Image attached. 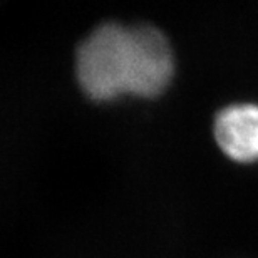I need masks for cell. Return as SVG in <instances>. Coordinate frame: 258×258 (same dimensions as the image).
Instances as JSON below:
<instances>
[{"label": "cell", "instance_id": "obj_2", "mask_svg": "<svg viewBox=\"0 0 258 258\" xmlns=\"http://www.w3.org/2000/svg\"><path fill=\"white\" fill-rule=\"evenodd\" d=\"M213 133L216 144L236 163L258 161V106L231 104L216 114Z\"/></svg>", "mask_w": 258, "mask_h": 258}, {"label": "cell", "instance_id": "obj_1", "mask_svg": "<svg viewBox=\"0 0 258 258\" xmlns=\"http://www.w3.org/2000/svg\"><path fill=\"white\" fill-rule=\"evenodd\" d=\"M76 74L94 101L154 97L169 86L174 57L164 34L151 25L104 24L81 44Z\"/></svg>", "mask_w": 258, "mask_h": 258}]
</instances>
